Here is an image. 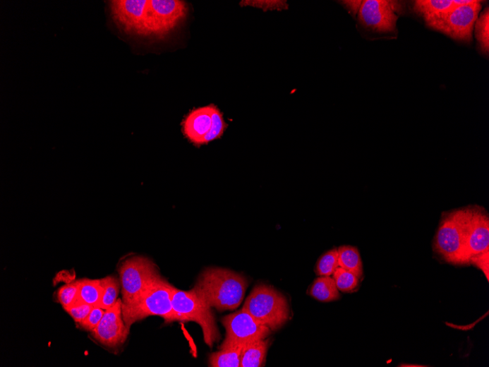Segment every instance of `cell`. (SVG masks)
<instances>
[{"label": "cell", "instance_id": "6da1fadb", "mask_svg": "<svg viewBox=\"0 0 489 367\" xmlns=\"http://www.w3.org/2000/svg\"><path fill=\"white\" fill-rule=\"evenodd\" d=\"M248 282L241 274L221 267H208L193 288L203 301L222 312L236 310L243 301Z\"/></svg>", "mask_w": 489, "mask_h": 367}, {"label": "cell", "instance_id": "7a4b0ae2", "mask_svg": "<svg viewBox=\"0 0 489 367\" xmlns=\"http://www.w3.org/2000/svg\"><path fill=\"white\" fill-rule=\"evenodd\" d=\"M173 287L160 277L152 282L131 304L122 306L123 318L128 330L133 323L150 316H160L167 323L179 321L171 303Z\"/></svg>", "mask_w": 489, "mask_h": 367}, {"label": "cell", "instance_id": "3957f363", "mask_svg": "<svg viewBox=\"0 0 489 367\" xmlns=\"http://www.w3.org/2000/svg\"><path fill=\"white\" fill-rule=\"evenodd\" d=\"M243 310L274 332L287 322L290 315L289 306L285 296L275 288L265 284L253 289Z\"/></svg>", "mask_w": 489, "mask_h": 367}, {"label": "cell", "instance_id": "277c9868", "mask_svg": "<svg viewBox=\"0 0 489 367\" xmlns=\"http://www.w3.org/2000/svg\"><path fill=\"white\" fill-rule=\"evenodd\" d=\"M434 250L445 261L456 265L469 264L462 208L443 212L434 241Z\"/></svg>", "mask_w": 489, "mask_h": 367}, {"label": "cell", "instance_id": "5b68a950", "mask_svg": "<svg viewBox=\"0 0 489 367\" xmlns=\"http://www.w3.org/2000/svg\"><path fill=\"white\" fill-rule=\"evenodd\" d=\"M171 303L179 321H193L200 325L207 345L212 347L215 342L219 340L220 334L211 307L199 299L193 289L184 291L173 287Z\"/></svg>", "mask_w": 489, "mask_h": 367}, {"label": "cell", "instance_id": "8992f818", "mask_svg": "<svg viewBox=\"0 0 489 367\" xmlns=\"http://www.w3.org/2000/svg\"><path fill=\"white\" fill-rule=\"evenodd\" d=\"M122 286V306L131 304L154 280L162 277L159 269L150 259L133 256L119 268Z\"/></svg>", "mask_w": 489, "mask_h": 367}, {"label": "cell", "instance_id": "52a82bcc", "mask_svg": "<svg viewBox=\"0 0 489 367\" xmlns=\"http://www.w3.org/2000/svg\"><path fill=\"white\" fill-rule=\"evenodd\" d=\"M187 13L188 6L184 1L148 0L145 36L164 37L185 19Z\"/></svg>", "mask_w": 489, "mask_h": 367}, {"label": "cell", "instance_id": "ba28073f", "mask_svg": "<svg viewBox=\"0 0 489 367\" xmlns=\"http://www.w3.org/2000/svg\"><path fill=\"white\" fill-rule=\"evenodd\" d=\"M222 323L226 330V338L220 347L221 350L228 347H243L254 341L265 339L272 332L243 308L241 311L225 316Z\"/></svg>", "mask_w": 489, "mask_h": 367}, {"label": "cell", "instance_id": "9c48e42d", "mask_svg": "<svg viewBox=\"0 0 489 367\" xmlns=\"http://www.w3.org/2000/svg\"><path fill=\"white\" fill-rule=\"evenodd\" d=\"M481 8L480 1H472L466 5L459 6L428 26L455 40L471 42L473 29Z\"/></svg>", "mask_w": 489, "mask_h": 367}, {"label": "cell", "instance_id": "30bf717a", "mask_svg": "<svg viewBox=\"0 0 489 367\" xmlns=\"http://www.w3.org/2000/svg\"><path fill=\"white\" fill-rule=\"evenodd\" d=\"M401 9L399 2L366 0L363 2L358 18L363 27L374 32H394Z\"/></svg>", "mask_w": 489, "mask_h": 367}, {"label": "cell", "instance_id": "8fae6325", "mask_svg": "<svg viewBox=\"0 0 489 367\" xmlns=\"http://www.w3.org/2000/svg\"><path fill=\"white\" fill-rule=\"evenodd\" d=\"M462 211L466 245L471 259L489 250V217L486 210L479 206H469L462 208Z\"/></svg>", "mask_w": 489, "mask_h": 367}, {"label": "cell", "instance_id": "7c38bea8", "mask_svg": "<svg viewBox=\"0 0 489 367\" xmlns=\"http://www.w3.org/2000/svg\"><path fill=\"white\" fill-rule=\"evenodd\" d=\"M148 0H114L109 2L114 22L131 35L145 36Z\"/></svg>", "mask_w": 489, "mask_h": 367}, {"label": "cell", "instance_id": "4fadbf2b", "mask_svg": "<svg viewBox=\"0 0 489 367\" xmlns=\"http://www.w3.org/2000/svg\"><path fill=\"white\" fill-rule=\"evenodd\" d=\"M122 303V299H117L113 306L105 311L99 325L92 332L97 342L109 349L123 345L129 335L130 330L123 318Z\"/></svg>", "mask_w": 489, "mask_h": 367}, {"label": "cell", "instance_id": "5bb4252c", "mask_svg": "<svg viewBox=\"0 0 489 367\" xmlns=\"http://www.w3.org/2000/svg\"><path fill=\"white\" fill-rule=\"evenodd\" d=\"M213 104L191 110L182 123L183 133L195 146L204 145V139L212 126Z\"/></svg>", "mask_w": 489, "mask_h": 367}, {"label": "cell", "instance_id": "9a60e30c", "mask_svg": "<svg viewBox=\"0 0 489 367\" xmlns=\"http://www.w3.org/2000/svg\"><path fill=\"white\" fill-rule=\"evenodd\" d=\"M459 6L456 0H418L414 4L415 12L423 18L426 25L431 24Z\"/></svg>", "mask_w": 489, "mask_h": 367}, {"label": "cell", "instance_id": "2e32d148", "mask_svg": "<svg viewBox=\"0 0 489 367\" xmlns=\"http://www.w3.org/2000/svg\"><path fill=\"white\" fill-rule=\"evenodd\" d=\"M269 340L261 339L245 344L241 353V367H260L265 362Z\"/></svg>", "mask_w": 489, "mask_h": 367}, {"label": "cell", "instance_id": "e0dca14e", "mask_svg": "<svg viewBox=\"0 0 489 367\" xmlns=\"http://www.w3.org/2000/svg\"><path fill=\"white\" fill-rule=\"evenodd\" d=\"M309 294L322 302H331L340 299V294L334 278L320 277L313 282Z\"/></svg>", "mask_w": 489, "mask_h": 367}, {"label": "cell", "instance_id": "ac0fdd59", "mask_svg": "<svg viewBox=\"0 0 489 367\" xmlns=\"http://www.w3.org/2000/svg\"><path fill=\"white\" fill-rule=\"evenodd\" d=\"M80 280L79 294L73 306L89 304L99 306L103 294L101 279H83Z\"/></svg>", "mask_w": 489, "mask_h": 367}, {"label": "cell", "instance_id": "d6986e66", "mask_svg": "<svg viewBox=\"0 0 489 367\" xmlns=\"http://www.w3.org/2000/svg\"><path fill=\"white\" fill-rule=\"evenodd\" d=\"M338 252L339 267L361 279L363 275V262L358 248L342 246L338 248Z\"/></svg>", "mask_w": 489, "mask_h": 367}, {"label": "cell", "instance_id": "ffe728a7", "mask_svg": "<svg viewBox=\"0 0 489 367\" xmlns=\"http://www.w3.org/2000/svg\"><path fill=\"white\" fill-rule=\"evenodd\" d=\"M243 347H228L210 355L211 367H241Z\"/></svg>", "mask_w": 489, "mask_h": 367}, {"label": "cell", "instance_id": "44dd1931", "mask_svg": "<svg viewBox=\"0 0 489 367\" xmlns=\"http://www.w3.org/2000/svg\"><path fill=\"white\" fill-rule=\"evenodd\" d=\"M103 294L99 306L103 310L107 311L113 306L119 298L120 292V282L114 277H107L102 279Z\"/></svg>", "mask_w": 489, "mask_h": 367}, {"label": "cell", "instance_id": "7402d4cb", "mask_svg": "<svg viewBox=\"0 0 489 367\" xmlns=\"http://www.w3.org/2000/svg\"><path fill=\"white\" fill-rule=\"evenodd\" d=\"M339 267L338 248H332L323 254L316 265L315 272L320 277H330Z\"/></svg>", "mask_w": 489, "mask_h": 367}, {"label": "cell", "instance_id": "603a6c76", "mask_svg": "<svg viewBox=\"0 0 489 367\" xmlns=\"http://www.w3.org/2000/svg\"><path fill=\"white\" fill-rule=\"evenodd\" d=\"M332 278L334 279L339 291L343 293L353 292L359 285L360 279L341 267H337Z\"/></svg>", "mask_w": 489, "mask_h": 367}, {"label": "cell", "instance_id": "cb8c5ba5", "mask_svg": "<svg viewBox=\"0 0 489 367\" xmlns=\"http://www.w3.org/2000/svg\"><path fill=\"white\" fill-rule=\"evenodd\" d=\"M227 127L228 125L224 121L223 114L217 106L213 105L212 126L204 139V145L221 138Z\"/></svg>", "mask_w": 489, "mask_h": 367}, {"label": "cell", "instance_id": "d4e9b609", "mask_svg": "<svg viewBox=\"0 0 489 367\" xmlns=\"http://www.w3.org/2000/svg\"><path fill=\"white\" fill-rule=\"evenodd\" d=\"M488 24L489 13L488 8H487L480 17H478L475 25L478 42L482 51L486 54L488 53L489 48Z\"/></svg>", "mask_w": 489, "mask_h": 367}, {"label": "cell", "instance_id": "484cf974", "mask_svg": "<svg viewBox=\"0 0 489 367\" xmlns=\"http://www.w3.org/2000/svg\"><path fill=\"white\" fill-rule=\"evenodd\" d=\"M80 286V280H77L72 283L67 284L59 289L57 299L61 303L64 308L74 305Z\"/></svg>", "mask_w": 489, "mask_h": 367}, {"label": "cell", "instance_id": "4316f807", "mask_svg": "<svg viewBox=\"0 0 489 367\" xmlns=\"http://www.w3.org/2000/svg\"><path fill=\"white\" fill-rule=\"evenodd\" d=\"M104 313L105 311L103 310V308L95 306L87 318L79 325L83 330L92 333L95 330L97 326L99 325L104 315Z\"/></svg>", "mask_w": 489, "mask_h": 367}, {"label": "cell", "instance_id": "83f0119b", "mask_svg": "<svg viewBox=\"0 0 489 367\" xmlns=\"http://www.w3.org/2000/svg\"><path fill=\"white\" fill-rule=\"evenodd\" d=\"M95 306L89 304H80L64 308L65 311L78 324L85 320Z\"/></svg>", "mask_w": 489, "mask_h": 367}, {"label": "cell", "instance_id": "f1b7e54d", "mask_svg": "<svg viewBox=\"0 0 489 367\" xmlns=\"http://www.w3.org/2000/svg\"><path fill=\"white\" fill-rule=\"evenodd\" d=\"M286 2L282 1H244L241 2V6H251L265 11L275 9H287Z\"/></svg>", "mask_w": 489, "mask_h": 367}, {"label": "cell", "instance_id": "f546056e", "mask_svg": "<svg viewBox=\"0 0 489 367\" xmlns=\"http://www.w3.org/2000/svg\"><path fill=\"white\" fill-rule=\"evenodd\" d=\"M488 256L489 250L486 251L481 254L471 258L469 263H472L480 268L482 272L485 275L487 279L488 280Z\"/></svg>", "mask_w": 489, "mask_h": 367}, {"label": "cell", "instance_id": "4dcf8cb0", "mask_svg": "<svg viewBox=\"0 0 489 367\" xmlns=\"http://www.w3.org/2000/svg\"><path fill=\"white\" fill-rule=\"evenodd\" d=\"M363 1H344L343 5L351 14H358Z\"/></svg>", "mask_w": 489, "mask_h": 367}, {"label": "cell", "instance_id": "1f68e13d", "mask_svg": "<svg viewBox=\"0 0 489 367\" xmlns=\"http://www.w3.org/2000/svg\"><path fill=\"white\" fill-rule=\"evenodd\" d=\"M400 366H425L416 365V364H402Z\"/></svg>", "mask_w": 489, "mask_h": 367}]
</instances>
